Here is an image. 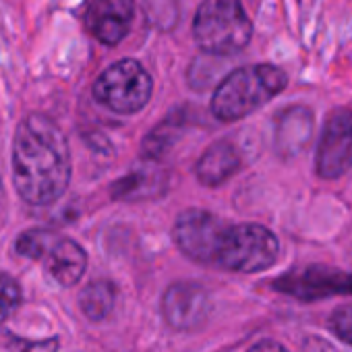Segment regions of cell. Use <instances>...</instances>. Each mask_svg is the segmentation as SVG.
<instances>
[{"mask_svg":"<svg viewBox=\"0 0 352 352\" xmlns=\"http://www.w3.org/2000/svg\"><path fill=\"white\" fill-rule=\"evenodd\" d=\"M13 183L32 206L60 199L71 183V153L60 126L44 116H25L13 137Z\"/></svg>","mask_w":352,"mask_h":352,"instance_id":"6da1fadb","label":"cell"},{"mask_svg":"<svg viewBox=\"0 0 352 352\" xmlns=\"http://www.w3.org/2000/svg\"><path fill=\"white\" fill-rule=\"evenodd\" d=\"M286 83V73L274 65L243 67L220 81L212 98V112L226 122L241 120L284 91Z\"/></svg>","mask_w":352,"mask_h":352,"instance_id":"7a4b0ae2","label":"cell"},{"mask_svg":"<svg viewBox=\"0 0 352 352\" xmlns=\"http://www.w3.org/2000/svg\"><path fill=\"white\" fill-rule=\"evenodd\" d=\"M253 25L243 0H204L193 21L197 46L214 56H230L251 42Z\"/></svg>","mask_w":352,"mask_h":352,"instance_id":"3957f363","label":"cell"},{"mask_svg":"<svg viewBox=\"0 0 352 352\" xmlns=\"http://www.w3.org/2000/svg\"><path fill=\"white\" fill-rule=\"evenodd\" d=\"M280 243L272 230L259 224H226L218 251L216 265L228 272L255 274L276 263Z\"/></svg>","mask_w":352,"mask_h":352,"instance_id":"277c9868","label":"cell"},{"mask_svg":"<svg viewBox=\"0 0 352 352\" xmlns=\"http://www.w3.org/2000/svg\"><path fill=\"white\" fill-rule=\"evenodd\" d=\"M153 81L141 63L133 58L110 65L94 83V98L116 114H135L147 106Z\"/></svg>","mask_w":352,"mask_h":352,"instance_id":"5b68a950","label":"cell"},{"mask_svg":"<svg viewBox=\"0 0 352 352\" xmlns=\"http://www.w3.org/2000/svg\"><path fill=\"white\" fill-rule=\"evenodd\" d=\"M226 224L206 210H185L174 222L172 236L176 247L195 263L216 265V251Z\"/></svg>","mask_w":352,"mask_h":352,"instance_id":"8992f818","label":"cell"},{"mask_svg":"<svg viewBox=\"0 0 352 352\" xmlns=\"http://www.w3.org/2000/svg\"><path fill=\"white\" fill-rule=\"evenodd\" d=\"M352 168V110L338 108L327 114L315 155V172L325 181L340 179Z\"/></svg>","mask_w":352,"mask_h":352,"instance_id":"52a82bcc","label":"cell"},{"mask_svg":"<svg viewBox=\"0 0 352 352\" xmlns=\"http://www.w3.org/2000/svg\"><path fill=\"white\" fill-rule=\"evenodd\" d=\"M212 313L210 292L197 282H176L168 286L162 298V315L164 321L172 329H195Z\"/></svg>","mask_w":352,"mask_h":352,"instance_id":"ba28073f","label":"cell"},{"mask_svg":"<svg viewBox=\"0 0 352 352\" xmlns=\"http://www.w3.org/2000/svg\"><path fill=\"white\" fill-rule=\"evenodd\" d=\"M133 17L135 0H89L85 11V28L98 42L116 46L129 34Z\"/></svg>","mask_w":352,"mask_h":352,"instance_id":"9c48e42d","label":"cell"},{"mask_svg":"<svg viewBox=\"0 0 352 352\" xmlns=\"http://www.w3.org/2000/svg\"><path fill=\"white\" fill-rule=\"evenodd\" d=\"M241 153L230 141H218L195 164L197 181L206 187H220L239 172Z\"/></svg>","mask_w":352,"mask_h":352,"instance_id":"30bf717a","label":"cell"},{"mask_svg":"<svg viewBox=\"0 0 352 352\" xmlns=\"http://www.w3.org/2000/svg\"><path fill=\"white\" fill-rule=\"evenodd\" d=\"M313 135V114L302 106L286 108L276 122V149L280 155H296Z\"/></svg>","mask_w":352,"mask_h":352,"instance_id":"8fae6325","label":"cell"},{"mask_svg":"<svg viewBox=\"0 0 352 352\" xmlns=\"http://www.w3.org/2000/svg\"><path fill=\"white\" fill-rule=\"evenodd\" d=\"M87 267V255L81 245L71 239H58L46 255V270L60 286H75Z\"/></svg>","mask_w":352,"mask_h":352,"instance_id":"7c38bea8","label":"cell"},{"mask_svg":"<svg viewBox=\"0 0 352 352\" xmlns=\"http://www.w3.org/2000/svg\"><path fill=\"white\" fill-rule=\"evenodd\" d=\"M168 172L162 170L155 160H149L145 166H139L129 176L114 185L112 195L116 199H149L166 191Z\"/></svg>","mask_w":352,"mask_h":352,"instance_id":"4fadbf2b","label":"cell"},{"mask_svg":"<svg viewBox=\"0 0 352 352\" xmlns=\"http://www.w3.org/2000/svg\"><path fill=\"white\" fill-rule=\"evenodd\" d=\"M185 129V112L176 110L172 114H168L153 131L147 133L145 141H143V155L147 160H160L162 155H166V151L172 149V145L179 141L181 133Z\"/></svg>","mask_w":352,"mask_h":352,"instance_id":"5bb4252c","label":"cell"},{"mask_svg":"<svg viewBox=\"0 0 352 352\" xmlns=\"http://www.w3.org/2000/svg\"><path fill=\"white\" fill-rule=\"evenodd\" d=\"M116 300V288L108 280H96L87 284L79 296V307L83 315L91 321H102L110 315Z\"/></svg>","mask_w":352,"mask_h":352,"instance_id":"9a60e30c","label":"cell"},{"mask_svg":"<svg viewBox=\"0 0 352 352\" xmlns=\"http://www.w3.org/2000/svg\"><path fill=\"white\" fill-rule=\"evenodd\" d=\"M56 241H58V239H56L50 230L34 228V230L23 232V234L17 239L15 251H17L21 257H28V259H44Z\"/></svg>","mask_w":352,"mask_h":352,"instance_id":"2e32d148","label":"cell"},{"mask_svg":"<svg viewBox=\"0 0 352 352\" xmlns=\"http://www.w3.org/2000/svg\"><path fill=\"white\" fill-rule=\"evenodd\" d=\"M60 340L46 338V340H25L11 331L0 333V352H58Z\"/></svg>","mask_w":352,"mask_h":352,"instance_id":"e0dca14e","label":"cell"},{"mask_svg":"<svg viewBox=\"0 0 352 352\" xmlns=\"http://www.w3.org/2000/svg\"><path fill=\"white\" fill-rule=\"evenodd\" d=\"M21 302V286L15 278L0 272V323H5Z\"/></svg>","mask_w":352,"mask_h":352,"instance_id":"ac0fdd59","label":"cell"},{"mask_svg":"<svg viewBox=\"0 0 352 352\" xmlns=\"http://www.w3.org/2000/svg\"><path fill=\"white\" fill-rule=\"evenodd\" d=\"M329 325L340 340L352 346V305H344L336 309L329 319Z\"/></svg>","mask_w":352,"mask_h":352,"instance_id":"d6986e66","label":"cell"},{"mask_svg":"<svg viewBox=\"0 0 352 352\" xmlns=\"http://www.w3.org/2000/svg\"><path fill=\"white\" fill-rule=\"evenodd\" d=\"M249 352H288V350L282 344L274 342V340H261L255 346H251Z\"/></svg>","mask_w":352,"mask_h":352,"instance_id":"ffe728a7","label":"cell"},{"mask_svg":"<svg viewBox=\"0 0 352 352\" xmlns=\"http://www.w3.org/2000/svg\"><path fill=\"white\" fill-rule=\"evenodd\" d=\"M0 191H3V185H0Z\"/></svg>","mask_w":352,"mask_h":352,"instance_id":"44dd1931","label":"cell"}]
</instances>
